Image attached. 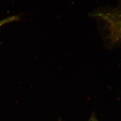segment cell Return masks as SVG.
<instances>
[{
	"label": "cell",
	"instance_id": "6da1fadb",
	"mask_svg": "<svg viewBox=\"0 0 121 121\" xmlns=\"http://www.w3.org/2000/svg\"><path fill=\"white\" fill-rule=\"evenodd\" d=\"M94 16L105 23L112 41H121V6L112 11L97 13Z\"/></svg>",
	"mask_w": 121,
	"mask_h": 121
},
{
	"label": "cell",
	"instance_id": "7a4b0ae2",
	"mask_svg": "<svg viewBox=\"0 0 121 121\" xmlns=\"http://www.w3.org/2000/svg\"><path fill=\"white\" fill-rule=\"evenodd\" d=\"M19 20V17L18 16H11L5 18L4 19L0 20V28L4 25H5L9 23L18 21Z\"/></svg>",
	"mask_w": 121,
	"mask_h": 121
},
{
	"label": "cell",
	"instance_id": "3957f363",
	"mask_svg": "<svg viewBox=\"0 0 121 121\" xmlns=\"http://www.w3.org/2000/svg\"><path fill=\"white\" fill-rule=\"evenodd\" d=\"M88 121H98L96 119H95V118H91Z\"/></svg>",
	"mask_w": 121,
	"mask_h": 121
}]
</instances>
